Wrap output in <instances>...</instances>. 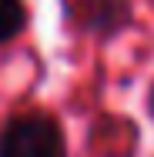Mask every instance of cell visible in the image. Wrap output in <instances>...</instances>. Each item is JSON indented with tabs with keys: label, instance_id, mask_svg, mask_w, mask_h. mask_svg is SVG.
Here are the masks:
<instances>
[{
	"label": "cell",
	"instance_id": "7a4b0ae2",
	"mask_svg": "<svg viewBox=\"0 0 154 157\" xmlns=\"http://www.w3.org/2000/svg\"><path fill=\"white\" fill-rule=\"evenodd\" d=\"M61 17L70 33L114 40L134 27V0H61Z\"/></svg>",
	"mask_w": 154,
	"mask_h": 157
},
{
	"label": "cell",
	"instance_id": "3957f363",
	"mask_svg": "<svg viewBox=\"0 0 154 157\" xmlns=\"http://www.w3.org/2000/svg\"><path fill=\"white\" fill-rule=\"evenodd\" d=\"M30 24V10L24 0H0V47L14 44Z\"/></svg>",
	"mask_w": 154,
	"mask_h": 157
},
{
	"label": "cell",
	"instance_id": "6da1fadb",
	"mask_svg": "<svg viewBox=\"0 0 154 157\" xmlns=\"http://www.w3.org/2000/svg\"><path fill=\"white\" fill-rule=\"evenodd\" d=\"M0 157H70L67 130L50 110H20L0 124Z\"/></svg>",
	"mask_w": 154,
	"mask_h": 157
},
{
	"label": "cell",
	"instance_id": "277c9868",
	"mask_svg": "<svg viewBox=\"0 0 154 157\" xmlns=\"http://www.w3.org/2000/svg\"><path fill=\"white\" fill-rule=\"evenodd\" d=\"M148 114L154 117V80H151V87H148Z\"/></svg>",
	"mask_w": 154,
	"mask_h": 157
}]
</instances>
